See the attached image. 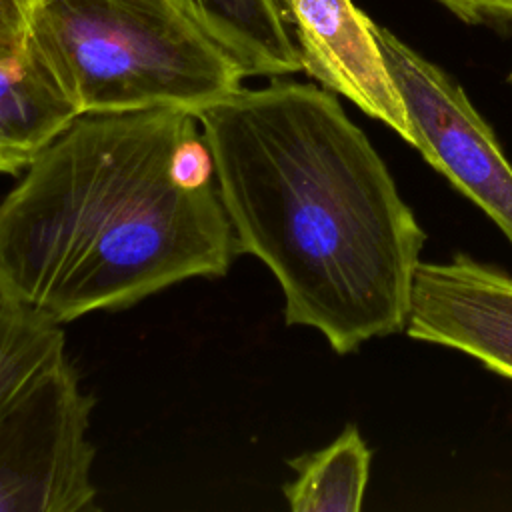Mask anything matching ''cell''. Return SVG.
<instances>
[{
    "label": "cell",
    "instance_id": "cell-1",
    "mask_svg": "<svg viewBox=\"0 0 512 512\" xmlns=\"http://www.w3.org/2000/svg\"><path fill=\"white\" fill-rule=\"evenodd\" d=\"M194 116L240 254L274 274L286 324L338 354L406 330L426 234L334 92L274 78Z\"/></svg>",
    "mask_w": 512,
    "mask_h": 512
},
{
    "label": "cell",
    "instance_id": "cell-2",
    "mask_svg": "<svg viewBox=\"0 0 512 512\" xmlns=\"http://www.w3.org/2000/svg\"><path fill=\"white\" fill-rule=\"evenodd\" d=\"M198 126L178 108L76 116L0 202L2 288L64 324L224 276L240 248L216 184L174 174Z\"/></svg>",
    "mask_w": 512,
    "mask_h": 512
},
{
    "label": "cell",
    "instance_id": "cell-3",
    "mask_svg": "<svg viewBox=\"0 0 512 512\" xmlns=\"http://www.w3.org/2000/svg\"><path fill=\"white\" fill-rule=\"evenodd\" d=\"M26 44L78 114H196L240 90L244 78L170 0H30Z\"/></svg>",
    "mask_w": 512,
    "mask_h": 512
},
{
    "label": "cell",
    "instance_id": "cell-4",
    "mask_svg": "<svg viewBox=\"0 0 512 512\" xmlns=\"http://www.w3.org/2000/svg\"><path fill=\"white\" fill-rule=\"evenodd\" d=\"M92 406L66 354L6 404L0 412V512L96 510Z\"/></svg>",
    "mask_w": 512,
    "mask_h": 512
},
{
    "label": "cell",
    "instance_id": "cell-5",
    "mask_svg": "<svg viewBox=\"0 0 512 512\" xmlns=\"http://www.w3.org/2000/svg\"><path fill=\"white\" fill-rule=\"evenodd\" d=\"M372 30L404 100L414 148L512 244V162L494 130L450 74L374 20Z\"/></svg>",
    "mask_w": 512,
    "mask_h": 512
},
{
    "label": "cell",
    "instance_id": "cell-6",
    "mask_svg": "<svg viewBox=\"0 0 512 512\" xmlns=\"http://www.w3.org/2000/svg\"><path fill=\"white\" fill-rule=\"evenodd\" d=\"M404 332L464 352L512 380V276L468 254L420 260Z\"/></svg>",
    "mask_w": 512,
    "mask_h": 512
},
{
    "label": "cell",
    "instance_id": "cell-7",
    "mask_svg": "<svg viewBox=\"0 0 512 512\" xmlns=\"http://www.w3.org/2000/svg\"><path fill=\"white\" fill-rule=\"evenodd\" d=\"M280 4L292 26L302 70L414 146L408 112L374 36L372 18L352 0Z\"/></svg>",
    "mask_w": 512,
    "mask_h": 512
},
{
    "label": "cell",
    "instance_id": "cell-8",
    "mask_svg": "<svg viewBox=\"0 0 512 512\" xmlns=\"http://www.w3.org/2000/svg\"><path fill=\"white\" fill-rule=\"evenodd\" d=\"M76 116V106L28 44L0 58V174L24 172Z\"/></svg>",
    "mask_w": 512,
    "mask_h": 512
},
{
    "label": "cell",
    "instance_id": "cell-9",
    "mask_svg": "<svg viewBox=\"0 0 512 512\" xmlns=\"http://www.w3.org/2000/svg\"><path fill=\"white\" fill-rule=\"evenodd\" d=\"M216 40L244 76L280 78L302 70L280 0H170Z\"/></svg>",
    "mask_w": 512,
    "mask_h": 512
},
{
    "label": "cell",
    "instance_id": "cell-10",
    "mask_svg": "<svg viewBox=\"0 0 512 512\" xmlns=\"http://www.w3.org/2000/svg\"><path fill=\"white\" fill-rule=\"evenodd\" d=\"M372 452L354 424L328 446L290 460L294 480L282 486L292 512H358Z\"/></svg>",
    "mask_w": 512,
    "mask_h": 512
},
{
    "label": "cell",
    "instance_id": "cell-11",
    "mask_svg": "<svg viewBox=\"0 0 512 512\" xmlns=\"http://www.w3.org/2000/svg\"><path fill=\"white\" fill-rule=\"evenodd\" d=\"M64 330L0 284V412L48 364L62 358Z\"/></svg>",
    "mask_w": 512,
    "mask_h": 512
},
{
    "label": "cell",
    "instance_id": "cell-12",
    "mask_svg": "<svg viewBox=\"0 0 512 512\" xmlns=\"http://www.w3.org/2000/svg\"><path fill=\"white\" fill-rule=\"evenodd\" d=\"M30 0H0V58L22 52L28 32Z\"/></svg>",
    "mask_w": 512,
    "mask_h": 512
},
{
    "label": "cell",
    "instance_id": "cell-13",
    "mask_svg": "<svg viewBox=\"0 0 512 512\" xmlns=\"http://www.w3.org/2000/svg\"><path fill=\"white\" fill-rule=\"evenodd\" d=\"M468 24H510L512 0H438Z\"/></svg>",
    "mask_w": 512,
    "mask_h": 512
}]
</instances>
